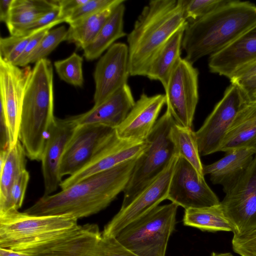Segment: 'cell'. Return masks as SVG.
I'll return each mask as SVG.
<instances>
[{"label": "cell", "instance_id": "5bb4252c", "mask_svg": "<svg viewBox=\"0 0 256 256\" xmlns=\"http://www.w3.org/2000/svg\"><path fill=\"white\" fill-rule=\"evenodd\" d=\"M53 256H138L119 242L105 236L96 224L79 226L56 247Z\"/></svg>", "mask_w": 256, "mask_h": 256}, {"label": "cell", "instance_id": "7c38bea8", "mask_svg": "<svg viewBox=\"0 0 256 256\" xmlns=\"http://www.w3.org/2000/svg\"><path fill=\"white\" fill-rule=\"evenodd\" d=\"M167 200L185 210L210 207L220 202L204 176L178 156L170 178Z\"/></svg>", "mask_w": 256, "mask_h": 256}, {"label": "cell", "instance_id": "f1b7e54d", "mask_svg": "<svg viewBox=\"0 0 256 256\" xmlns=\"http://www.w3.org/2000/svg\"><path fill=\"white\" fill-rule=\"evenodd\" d=\"M183 222L185 226L194 227L202 230L232 232L220 202L210 207L185 210Z\"/></svg>", "mask_w": 256, "mask_h": 256}, {"label": "cell", "instance_id": "7bdbcfd3", "mask_svg": "<svg viewBox=\"0 0 256 256\" xmlns=\"http://www.w3.org/2000/svg\"><path fill=\"white\" fill-rule=\"evenodd\" d=\"M0 256H40L0 248Z\"/></svg>", "mask_w": 256, "mask_h": 256}, {"label": "cell", "instance_id": "e575fe53", "mask_svg": "<svg viewBox=\"0 0 256 256\" xmlns=\"http://www.w3.org/2000/svg\"><path fill=\"white\" fill-rule=\"evenodd\" d=\"M226 0H182L184 16L188 22L198 20L210 13Z\"/></svg>", "mask_w": 256, "mask_h": 256}, {"label": "cell", "instance_id": "9c48e42d", "mask_svg": "<svg viewBox=\"0 0 256 256\" xmlns=\"http://www.w3.org/2000/svg\"><path fill=\"white\" fill-rule=\"evenodd\" d=\"M248 102L240 88L236 84L231 83L222 98L195 132L200 156L218 152L228 130Z\"/></svg>", "mask_w": 256, "mask_h": 256}, {"label": "cell", "instance_id": "52a82bcc", "mask_svg": "<svg viewBox=\"0 0 256 256\" xmlns=\"http://www.w3.org/2000/svg\"><path fill=\"white\" fill-rule=\"evenodd\" d=\"M174 123L166 110L156 121L146 140L148 147L136 159L132 176L124 191L121 207L128 204L149 185L176 155L170 134Z\"/></svg>", "mask_w": 256, "mask_h": 256}, {"label": "cell", "instance_id": "ac0fdd59", "mask_svg": "<svg viewBox=\"0 0 256 256\" xmlns=\"http://www.w3.org/2000/svg\"><path fill=\"white\" fill-rule=\"evenodd\" d=\"M78 125L72 116L56 118L42 156L44 196L52 194L60 186V166L66 146Z\"/></svg>", "mask_w": 256, "mask_h": 256}, {"label": "cell", "instance_id": "5b68a950", "mask_svg": "<svg viewBox=\"0 0 256 256\" xmlns=\"http://www.w3.org/2000/svg\"><path fill=\"white\" fill-rule=\"evenodd\" d=\"M70 214L36 216L12 210L0 214V248L22 252L76 229Z\"/></svg>", "mask_w": 256, "mask_h": 256}, {"label": "cell", "instance_id": "6da1fadb", "mask_svg": "<svg viewBox=\"0 0 256 256\" xmlns=\"http://www.w3.org/2000/svg\"><path fill=\"white\" fill-rule=\"evenodd\" d=\"M137 158L93 174L56 194L44 195L24 212L36 216L70 214L78 220L96 214L124 191Z\"/></svg>", "mask_w": 256, "mask_h": 256}, {"label": "cell", "instance_id": "d6986e66", "mask_svg": "<svg viewBox=\"0 0 256 256\" xmlns=\"http://www.w3.org/2000/svg\"><path fill=\"white\" fill-rule=\"evenodd\" d=\"M166 102L164 94L148 96L142 93L124 120L116 128V135L126 140L146 142Z\"/></svg>", "mask_w": 256, "mask_h": 256}, {"label": "cell", "instance_id": "cb8c5ba5", "mask_svg": "<svg viewBox=\"0 0 256 256\" xmlns=\"http://www.w3.org/2000/svg\"><path fill=\"white\" fill-rule=\"evenodd\" d=\"M58 6L55 0H13L6 24L10 35L22 34L32 23Z\"/></svg>", "mask_w": 256, "mask_h": 256}, {"label": "cell", "instance_id": "44dd1931", "mask_svg": "<svg viewBox=\"0 0 256 256\" xmlns=\"http://www.w3.org/2000/svg\"><path fill=\"white\" fill-rule=\"evenodd\" d=\"M131 89L125 84L104 102L72 118L78 126L100 124L116 129L135 104Z\"/></svg>", "mask_w": 256, "mask_h": 256}, {"label": "cell", "instance_id": "277c9868", "mask_svg": "<svg viewBox=\"0 0 256 256\" xmlns=\"http://www.w3.org/2000/svg\"><path fill=\"white\" fill-rule=\"evenodd\" d=\"M56 118L52 66L48 60L44 58L32 68L22 106L18 140L30 160H41Z\"/></svg>", "mask_w": 256, "mask_h": 256}, {"label": "cell", "instance_id": "d6a6232c", "mask_svg": "<svg viewBox=\"0 0 256 256\" xmlns=\"http://www.w3.org/2000/svg\"><path fill=\"white\" fill-rule=\"evenodd\" d=\"M67 32L68 30L64 26L50 30L30 55L28 64L36 63L46 58V56L62 42L66 40Z\"/></svg>", "mask_w": 256, "mask_h": 256}, {"label": "cell", "instance_id": "30bf717a", "mask_svg": "<svg viewBox=\"0 0 256 256\" xmlns=\"http://www.w3.org/2000/svg\"><path fill=\"white\" fill-rule=\"evenodd\" d=\"M220 204L234 236L256 227V154L247 170L226 193Z\"/></svg>", "mask_w": 256, "mask_h": 256}, {"label": "cell", "instance_id": "4316f807", "mask_svg": "<svg viewBox=\"0 0 256 256\" xmlns=\"http://www.w3.org/2000/svg\"><path fill=\"white\" fill-rule=\"evenodd\" d=\"M26 157L19 140L8 150H0V204L6 200L14 182L26 170Z\"/></svg>", "mask_w": 256, "mask_h": 256}, {"label": "cell", "instance_id": "9a60e30c", "mask_svg": "<svg viewBox=\"0 0 256 256\" xmlns=\"http://www.w3.org/2000/svg\"><path fill=\"white\" fill-rule=\"evenodd\" d=\"M178 156H175L164 170L104 226L102 234L114 236L126 226L167 200L170 178Z\"/></svg>", "mask_w": 256, "mask_h": 256}, {"label": "cell", "instance_id": "484cf974", "mask_svg": "<svg viewBox=\"0 0 256 256\" xmlns=\"http://www.w3.org/2000/svg\"><path fill=\"white\" fill-rule=\"evenodd\" d=\"M186 28L176 32L158 52L147 71L150 80H158L164 89L175 66L182 58V42Z\"/></svg>", "mask_w": 256, "mask_h": 256}, {"label": "cell", "instance_id": "1f68e13d", "mask_svg": "<svg viewBox=\"0 0 256 256\" xmlns=\"http://www.w3.org/2000/svg\"><path fill=\"white\" fill-rule=\"evenodd\" d=\"M30 180V174L26 170L13 183L5 201L0 204V214L12 210H18L21 208Z\"/></svg>", "mask_w": 256, "mask_h": 256}, {"label": "cell", "instance_id": "d4e9b609", "mask_svg": "<svg viewBox=\"0 0 256 256\" xmlns=\"http://www.w3.org/2000/svg\"><path fill=\"white\" fill-rule=\"evenodd\" d=\"M125 6H118L104 23L93 41L84 50V56L88 60L99 58L117 40L127 36L124 30Z\"/></svg>", "mask_w": 256, "mask_h": 256}, {"label": "cell", "instance_id": "60d3db41", "mask_svg": "<svg viewBox=\"0 0 256 256\" xmlns=\"http://www.w3.org/2000/svg\"><path fill=\"white\" fill-rule=\"evenodd\" d=\"M237 84L242 89L248 101L256 92V74L240 82Z\"/></svg>", "mask_w": 256, "mask_h": 256}, {"label": "cell", "instance_id": "f546056e", "mask_svg": "<svg viewBox=\"0 0 256 256\" xmlns=\"http://www.w3.org/2000/svg\"><path fill=\"white\" fill-rule=\"evenodd\" d=\"M170 134L176 156L188 161L201 176H204V165L200 160L195 132L192 128L182 126L175 122Z\"/></svg>", "mask_w": 256, "mask_h": 256}, {"label": "cell", "instance_id": "ba28073f", "mask_svg": "<svg viewBox=\"0 0 256 256\" xmlns=\"http://www.w3.org/2000/svg\"><path fill=\"white\" fill-rule=\"evenodd\" d=\"M198 74L192 64L181 58L164 88L166 110L182 126L192 128L198 102Z\"/></svg>", "mask_w": 256, "mask_h": 256}, {"label": "cell", "instance_id": "f35d334b", "mask_svg": "<svg viewBox=\"0 0 256 256\" xmlns=\"http://www.w3.org/2000/svg\"><path fill=\"white\" fill-rule=\"evenodd\" d=\"M88 0H59L58 19L66 22L67 18L78 6L86 2Z\"/></svg>", "mask_w": 256, "mask_h": 256}, {"label": "cell", "instance_id": "8d00e7d4", "mask_svg": "<svg viewBox=\"0 0 256 256\" xmlns=\"http://www.w3.org/2000/svg\"><path fill=\"white\" fill-rule=\"evenodd\" d=\"M232 244L233 250L240 256H256V227L234 236Z\"/></svg>", "mask_w": 256, "mask_h": 256}, {"label": "cell", "instance_id": "ffe728a7", "mask_svg": "<svg viewBox=\"0 0 256 256\" xmlns=\"http://www.w3.org/2000/svg\"><path fill=\"white\" fill-rule=\"evenodd\" d=\"M256 61V24L230 45L211 54L210 72L230 78L238 70Z\"/></svg>", "mask_w": 256, "mask_h": 256}, {"label": "cell", "instance_id": "ee69618b", "mask_svg": "<svg viewBox=\"0 0 256 256\" xmlns=\"http://www.w3.org/2000/svg\"><path fill=\"white\" fill-rule=\"evenodd\" d=\"M210 256H234L232 253L230 252H212Z\"/></svg>", "mask_w": 256, "mask_h": 256}, {"label": "cell", "instance_id": "7a4b0ae2", "mask_svg": "<svg viewBox=\"0 0 256 256\" xmlns=\"http://www.w3.org/2000/svg\"><path fill=\"white\" fill-rule=\"evenodd\" d=\"M182 38L185 59L193 64L224 49L256 24V5L226 0L206 15L188 22Z\"/></svg>", "mask_w": 256, "mask_h": 256}, {"label": "cell", "instance_id": "74e56055", "mask_svg": "<svg viewBox=\"0 0 256 256\" xmlns=\"http://www.w3.org/2000/svg\"><path fill=\"white\" fill-rule=\"evenodd\" d=\"M59 24H60L59 22L54 23L35 33L30 40L24 52L12 64L20 67L27 66L28 64V61L30 55L38 47L44 36L52 28Z\"/></svg>", "mask_w": 256, "mask_h": 256}, {"label": "cell", "instance_id": "d590c367", "mask_svg": "<svg viewBox=\"0 0 256 256\" xmlns=\"http://www.w3.org/2000/svg\"><path fill=\"white\" fill-rule=\"evenodd\" d=\"M120 1V0H88L74 11L66 22L70 26Z\"/></svg>", "mask_w": 256, "mask_h": 256}, {"label": "cell", "instance_id": "b9f144b4", "mask_svg": "<svg viewBox=\"0 0 256 256\" xmlns=\"http://www.w3.org/2000/svg\"><path fill=\"white\" fill-rule=\"evenodd\" d=\"M13 0H0V20L8 23L10 16L11 6Z\"/></svg>", "mask_w": 256, "mask_h": 256}, {"label": "cell", "instance_id": "3957f363", "mask_svg": "<svg viewBox=\"0 0 256 256\" xmlns=\"http://www.w3.org/2000/svg\"><path fill=\"white\" fill-rule=\"evenodd\" d=\"M182 0H152L145 6L127 34L130 76H146L151 63L176 32L186 28Z\"/></svg>", "mask_w": 256, "mask_h": 256}, {"label": "cell", "instance_id": "2e32d148", "mask_svg": "<svg viewBox=\"0 0 256 256\" xmlns=\"http://www.w3.org/2000/svg\"><path fill=\"white\" fill-rule=\"evenodd\" d=\"M130 76L128 46L123 42L114 43L100 57L94 69V106L128 84Z\"/></svg>", "mask_w": 256, "mask_h": 256}, {"label": "cell", "instance_id": "7402d4cb", "mask_svg": "<svg viewBox=\"0 0 256 256\" xmlns=\"http://www.w3.org/2000/svg\"><path fill=\"white\" fill-rule=\"evenodd\" d=\"M218 161L203 166V173L210 176L211 182L220 184L226 193L243 174L256 154V148L233 150Z\"/></svg>", "mask_w": 256, "mask_h": 256}, {"label": "cell", "instance_id": "4dcf8cb0", "mask_svg": "<svg viewBox=\"0 0 256 256\" xmlns=\"http://www.w3.org/2000/svg\"><path fill=\"white\" fill-rule=\"evenodd\" d=\"M82 62V57L74 52L66 59L54 62V66L62 80L74 86L82 87L84 82Z\"/></svg>", "mask_w": 256, "mask_h": 256}, {"label": "cell", "instance_id": "83f0119b", "mask_svg": "<svg viewBox=\"0 0 256 256\" xmlns=\"http://www.w3.org/2000/svg\"><path fill=\"white\" fill-rule=\"evenodd\" d=\"M124 2L120 0L114 5L70 25L65 40L84 50L93 41L116 8Z\"/></svg>", "mask_w": 256, "mask_h": 256}, {"label": "cell", "instance_id": "8fae6325", "mask_svg": "<svg viewBox=\"0 0 256 256\" xmlns=\"http://www.w3.org/2000/svg\"><path fill=\"white\" fill-rule=\"evenodd\" d=\"M116 134V129L102 124L78 126L62 156L60 178L72 176L89 164Z\"/></svg>", "mask_w": 256, "mask_h": 256}, {"label": "cell", "instance_id": "e0dca14e", "mask_svg": "<svg viewBox=\"0 0 256 256\" xmlns=\"http://www.w3.org/2000/svg\"><path fill=\"white\" fill-rule=\"evenodd\" d=\"M148 146L146 140L141 142L126 140L119 138L116 134L89 164L62 180L60 186L62 190H64L93 174L136 158Z\"/></svg>", "mask_w": 256, "mask_h": 256}, {"label": "cell", "instance_id": "f6af8a7d", "mask_svg": "<svg viewBox=\"0 0 256 256\" xmlns=\"http://www.w3.org/2000/svg\"><path fill=\"white\" fill-rule=\"evenodd\" d=\"M249 102H256V92L249 100Z\"/></svg>", "mask_w": 256, "mask_h": 256}, {"label": "cell", "instance_id": "ab89813d", "mask_svg": "<svg viewBox=\"0 0 256 256\" xmlns=\"http://www.w3.org/2000/svg\"><path fill=\"white\" fill-rule=\"evenodd\" d=\"M256 74V61L236 72L229 78L231 83L244 80Z\"/></svg>", "mask_w": 256, "mask_h": 256}, {"label": "cell", "instance_id": "603a6c76", "mask_svg": "<svg viewBox=\"0 0 256 256\" xmlns=\"http://www.w3.org/2000/svg\"><path fill=\"white\" fill-rule=\"evenodd\" d=\"M256 148V102H248L228 130L218 152Z\"/></svg>", "mask_w": 256, "mask_h": 256}, {"label": "cell", "instance_id": "4fadbf2b", "mask_svg": "<svg viewBox=\"0 0 256 256\" xmlns=\"http://www.w3.org/2000/svg\"><path fill=\"white\" fill-rule=\"evenodd\" d=\"M32 70L28 66L20 68L0 57V108L7 122L10 148L18 140L24 94Z\"/></svg>", "mask_w": 256, "mask_h": 256}, {"label": "cell", "instance_id": "8992f818", "mask_svg": "<svg viewBox=\"0 0 256 256\" xmlns=\"http://www.w3.org/2000/svg\"><path fill=\"white\" fill-rule=\"evenodd\" d=\"M178 206L172 202L156 206L124 227L116 238L138 256H165Z\"/></svg>", "mask_w": 256, "mask_h": 256}, {"label": "cell", "instance_id": "836d02e7", "mask_svg": "<svg viewBox=\"0 0 256 256\" xmlns=\"http://www.w3.org/2000/svg\"><path fill=\"white\" fill-rule=\"evenodd\" d=\"M35 33L1 38L0 57L8 62L14 64L24 52Z\"/></svg>", "mask_w": 256, "mask_h": 256}]
</instances>
